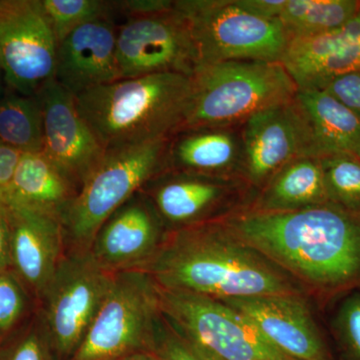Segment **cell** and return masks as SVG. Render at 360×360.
<instances>
[{
  "mask_svg": "<svg viewBox=\"0 0 360 360\" xmlns=\"http://www.w3.org/2000/svg\"><path fill=\"white\" fill-rule=\"evenodd\" d=\"M22 153L0 141V188L6 195Z\"/></svg>",
  "mask_w": 360,
  "mask_h": 360,
  "instance_id": "cell-34",
  "label": "cell"
},
{
  "mask_svg": "<svg viewBox=\"0 0 360 360\" xmlns=\"http://www.w3.org/2000/svg\"><path fill=\"white\" fill-rule=\"evenodd\" d=\"M39 4L58 44L80 25L115 13L112 1L103 0H39Z\"/></svg>",
  "mask_w": 360,
  "mask_h": 360,
  "instance_id": "cell-26",
  "label": "cell"
},
{
  "mask_svg": "<svg viewBox=\"0 0 360 360\" xmlns=\"http://www.w3.org/2000/svg\"><path fill=\"white\" fill-rule=\"evenodd\" d=\"M245 169L240 125L184 127L168 141L167 170L245 179Z\"/></svg>",
  "mask_w": 360,
  "mask_h": 360,
  "instance_id": "cell-19",
  "label": "cell"
},
{
  "mask_svg": "<svg viewBox=\"0 0 360 360\" xmlns=\"http://www.w3.org/2000/svg\"><path fill=\"white\" fill-rule=\"evenodd\" d=\"M239 239L310 285L360 283V214L329 202L284 212L245 210L224 220Z\"/></svg>",
  "mask_w": 360,
  "mask_h": 360,
  "instance_id": "cell-1",
  "label": "cell"
},
{
  "mask_svg": "<svg viewBox=\"0 0 360 360\" xmlns=\"http://www.w3.org/2000/svg\"><path fill=\"white\" fill-rule=\"evenodd\" d=\"M239 6L248 13L267 18L278 20L283 13L286 0H236Z\"/></svg>",
  "mask_w": 360,
  "mask_h": 360,
  "instance_id": "cell-35",
  "label": "cell"
},
{
  "mask_svg": "<svg viewBox=\"0 0 360 360\" xmlns=\"http://www.w3.org/2000/svg\"><path fill=\"white\" fill-rule=\"evenodd\" d=\"M165 227L150 198L141 191L101 225L89 250L111 274L142 269L162 245Z\"/></svg>",
  "mask_w": 360,
  "mask_h": 360,
  "instance_id": "cell-13",
  "label": "cell"
},
{
  "mask_svg": "<svg viewBox=\"0 0 360 360\" xmlns=\"http://www.w3.org/2000/svg\"><path fill=\"white\" fill-rule=\"evenodd\" d=\"M191 96L193 77L158 73L116 80L75 101L108 150L170 139L186 124Z\"/></svg>",
  "mask_w": 360,
  "mask_h": 360,
  "instance_id": "cell-3",
  "label": "cell"
},
{
  "mask_svg": "<svg viewBox=\"0 0 360 360\" xmlns=\"http://www.w3.org/2000/svg\"><path fill=\"white\" fill-rule=\"evenodd\" d=\"M168 139L108 149L61 221L72 250H89L108 217L167 170Z\"/></svg>",
  "mask_w": 360,
  "mask_h": 360,
  "instance_id": "cell-5",
  "label": "cell"
},
{
  "mask_svg": "<svg viewBox=\"0 0 360 360\" xmlns=\"http://www.w3.org/2000/svg\"><path fill=\"white\" fill-rule=\"evenodd\" d=\"M0 360H58L39 312L0 341Z\"/></svg>",
  "mask_w": 360,
  "mask_h": 360,
  "instance_id": "cell-28",
  "label": "cell"
},
{
  "mask_svg": "<svg viewBox=\"0 0 360 360\" xmlns=\"http://www.w3.org/2000/svg\"><path fill=\"white\" fill-rule=\"evenodd\" d=\"M153 350L161 360H212L177 333L167 321L158 322Z\"/></svg>",
  "mask_w": 360,
  "mask_h": 360,
  "instance_id": "cell-31",
  "label": "cell"
},
{
  "mask_svg": "<svg viewBox=\"0 0 360 360\" xmlns=\"http://www.w3.org/2000/svg\"><path fill=\"white\" fill-rule=\"evenodd\" d=\"M112 4L115 11L124 14L127 18L167 11L174 6V0H124Z\"/></svg>",
  "mask_w": 360,
  "mask_h": 360,
  "instance_id": "cell-33",
  "label": "cell"
},
{
  "mask_svg": "<svg viewBox=\"0 0 360 360\" xmlns=\"http://www.w3.org/2000/svg\"><path fill=\"white\" fill-rule=\"evenodd\" d=\"M296 108L307 125L311 158L352 153L360 139V120L322 89H297Z\"/></svg>",
  "mask_w": 360,
  "mask_h": 360,
  "instance_id": "cell-21",
  "label": "cell"
},
{
  "mask_svg": "<svg viewBox=\"0 0 360 360\" xmlns=\"http://www.w3.org/2000/svg\"><path fill=\"white\" fill-rule=\"evenodd\" d=\"M111 16L96 18L75 28L59 41L54 80L73 96L122 79Z\"/></svg>",
  "mask_w": 360,
  "mask_h": 360,
  "instance_id": "cell-17",
  "label": "cell"
},
{
  "mask_svg": "<svg viewBox=\"0 0 360 360\" xmlns=\"http://www.w3.org/2000/svg\"><path fill=\"white\" fill-rule=\"evenodd\" d=\"M186 18L200 65L253 59L281 63L288 40L278 20L248 13L236 0H174Z\"/></svg>",
  "mask_w": 360,
  "mask_h": 360,
  "instance_id": "cell-7",
  "label": "cell"
},
{
  "mask_svg": "<svg viewBox=\"0 0 360 360\" xmlns=\"http://www.w3.org/2000/svg\"><path fill=\"white\" fill-rule=\"evenodd\" d=\"M32 298L13 270L0 272V341L32 316Z\"/></svg>",
  "mask_w": 360,
  "mask_h": 360,
  "instance_id": "cell-29",
  "label": "cell"
},
{
  "mask_svg": "<svg viewBox=\"0 0 360 360\" xmlns=\"http://www.w3.org/2000/svg\"><path fill=\"white\" fill-rule=\"evenodd\" d=\"M142 270L163 290L217 300L302 291L290 274L234 236L224 221L172 231Z\"/></svg>",
  "mask_w": 360,
  "mask_h": 360,
  "instance_id": "cell-2",
  "label": "cell"
},
{
  "mask_svg": "<svg viewBox=\"0 0 360 360\" xmlns=\"http://www.w3.org/2000/svg\"><path fill=\"white\" fill-rule=\"evenodd\" d=\"M354 155L356 156V158L360 160V139L359 143H357L356 148L354 149Z\"/></svg>",
  "mask_w": 360,
  "mask_h": 360,
  "instance_id": "cell-40",
  "label": "cell"
},
{
  "mask_svg": "<svg viewBox=\"0 0 360 360\" xmlns=\"http://www.w3.org/2000/svg\"><path fill=\"white\" fill-rule=\"evenodd\" d=\"M112 276L89 250H72L59 262L40 298L39 311L58 360L71 359L77 352Z\"/></svg>",
  "mask_w": 360,
  "mask_h": 360,
  "instance_id": "cell-9",
  "label": "cell"
},
{
  "mask_svg": "<svg viewBox=\"0 0 360 360\" xmlns=\"http://www.w3.org/2000/svg\"><path fill=\"white\" fill-rule=\"evenodd\" d=\"M281 63L298 89H319L329 78L360 71V8L333 32L288 42Z\"/></svg>",
  "mask_w": 360,
  "mask_h": 360,
  "instance_id": "cell-20",
  "label": "cell"
},
{
  "mask_svg": "<svg viewBox=\"0 0 360 360\" xmlns=\"http://www.w3.org/2000/svg\"><path fill=\"white\" fill-rule=\"evenodd\" d=\"M7 87L6 80H4V70H2L1 63H0V97L6 94Z\"/></svg>",
  "mask_w": 360,
  "mask_h": 360,
  "instance_id": "cell-38",
  "label": "cell"
},
{
  "mask_svg": "<svg viewBox=\"0 0 360 360\" xmlns=\"http://www.w3.org/2000/svg\"><path fill=\"white\" fill-rule=\"evenodd\" d=\"M0 141L21 153L44 151V115L39 96L6 89L0 97Z\"/></svg>",
  "mask_w": 360,
  "mask_h": 360,
  "instance_id": "cell-25",
  "label": "cell"
},
{
  "mask_svg": "<svg viewBox=\"0 0 360 360\" xmlns=\"http://www.w3.org/2000/svg\"><path fill=\"white\" fill-rule=\"evenodd\" d=\"M44 155L79 191L103 160L105 148L78 110L75 96L51 80L39 90Z\"/></svg>",
  "mask_w": 360,
  "mask_h": 360,
  "instance_id": "cell-12",
  "label": "cell"
},
{
  "mask_svg": "<svg viewBox=\"0 0 360 360\" xmlns=\"http://www.w3.org/2000/svg\"><path fill=\"white\" fill-rule=\"evenodd\" d=\"M359 8V0H286L278 20L290 42L333 32Z\"/></svg>",
  "mask_w": 360,
  "mask_h": 360,
  "instance_id": "cell-24",
  "label": "cell"
},
{
  "mask_svg": "<svg viewBox=\"0 0 360 360\" xmlns=\"http://www.w3.org/2000/svg\"><path fill=\"white\" fill-rule=\"evenodd\" d=\"M243 179L165 170L141 189L172 231L205 224L233 205Z\"/></svg>",
  "mask_w": 360,
  "mask_h": 360,
  "instance_id": "cell-16",
  "label": "cell"
},
{
  "mask_svg": "<svg viewBox=\"0 0 360 360\" xmlns=\"http://www.w3.org/2000/svg\"><path fill=\"white\" fill-rule=\"evenodd\" d=\"M245 315L279 352L293 360H333L309 307L300 295L220 300Z\"/></svg>",
  "mask_w": 360,
  "mask_h": 360,
  "instance_id": "cell-15",
  "label": "cell"
},
{
  "mask_svg": "<svg viewBox=\"0 0 360 360\" xmlns=\"http://www.w3.org/2000/svg\"><path fill=\"white\" fill-rule=\"evenodd\" d=\"M77 193L44 153H22L7 200L8 205L49 213L61 219Z\"/></svg>",
  "mask_w": 360,
  "mask_h": 360,
  "instance_id": "cell-23",
  "label": "cell"
},
{
  "mask_svg": "<svg viewBox=\"0 0 360 360\" xmlns=\"http://www.w3.org/2000/svg\"><path fill=\"white\" fill-rule=\"evenodd\" d=\"M333 329L343 360H360V291L341 300L333 315Z\"/></svg>",
  "mask_w": 360,
  "mask_h": 360,
  "instance_id": "cell-30",
  "label": "cell"
},
{
  "mask_svg": "<svg viewBox=\"0 0 360 360\" xmlns=\"http://www.w3.org/2000/svg\"><path fill=\"white\" fill-rule=\"evenodd\" d=\"M11 270L40 300L65 257V229L56 215L8 205Z\"/></svg>",
  "mask_w": 360,
  "mask_h": 360,
  "instance_id": "cell-18",
  "label": "cell"
},
{
  "mask_svg": "<svg viewBox=\"0 0 360 360\" xmlns=\"http://www.w3.org/2000/svg\"><path fill=\"white\" fill-rule=\"evenodd\" d=\"M297 89L283 63L238 59L201 65L193 77L184 127H238L259 111L292 101Z\"/></svg>",
  "mask_w": 360,
  "mask_h": 360,
  "instance_id": "cell-4",
  "label": "cell"
},
{
  "mask_svg": "<svg viewBox=\"0 0 360 360\" xmlns=\"http://www.w3.org/2000/svg\"><path fill=\"white\" fill-rule=\"evenodd\" d=\"M116 54L122 79L158 73L193 77L200 65L188 22L174 4L160 13L127 18L117 28Z\"/></svg>",
  "mask_w": 360,
  "mask_h": 360,
  "instance_id": "cell-10",
  "label": "cell"
},
{
  "mask_svg": "<svg viewBox=\"0 0 360 360\" xmlns=\"http://www.w3.org/2000/svg\"><path fill=\"white\" fill-rule=\"evenodd\" d=\"M329 202L321 158L300 156L286 163L260 189L250 210L295 212Z\"/></svg>",
  "mask_w": 360,
  "mask_h": 360,
  "instance_id": "cell-22",
  "label": "cell"
},
{
  "mask_svg": "<svg viewBox=\"0 0 360 360\" xmlns=\"http://www.w3.org/2000/svg\"><path fill=\"white\" fill-rule=\"evenodd\" d=\"M118 360H161L155 350H141L129 355H125Z\"/></svg>",
  "mask_w": 360,
  "mask_h": 360,
  "instance_id": "cell-37",
  "label": "cell"
},
{
  "mask_svg": "<svg viewBox=\"0 0 360 360\" xmlns=\"http://www.w3.org/2000/svg\"><path fill=\"white\" fill-rule=\"evenodd\" d=\"M160 316V288L148 272H115L101 309L70 360H118L153 350Z\"/></svg>",
  "mask_w": 360,
  "mask_h": 360,
  "instance_id": "cell-6",
  "label": "cell"
},
{
  "mask_svg": "<svg viewBox=\"0 0 360 360\" xmlns=\"http://www.w3.org/2000/svg\"><path fill=\"white\" fill-rule=\"evenodd\" d=\"M7 206H8V200H7L6 191L0 188V208L7 207Z\"/></svg>",
  "mask_w": 360,
  "mask_h": 360,
  "instance_id": "cell-39",
  "label": "cell"
},
{
  "mask_svg": "<svg viewBox=\"0 0 360 360\" xmlns=\"http://www.w3.org/2000/svg\"><path fill=\"white\" fill-rule=\"evenodd\" d=\"M56 49L39 0H0V63L7 89L37 96L54 79Z\"/></svg>",
  "mask_w": 360,
  "mask_h": 360,
  "instance_id": "cell-11",
  "label": "cell"
},
{
  "mask_svg": "<svg viewBox=\"0 0 360 360\" xmlns=\"http://www.w3.org/2000/svg\"><path fill=\"white\" fill-rule=\"evenodd\" d=\"M329 200L360 214V160L352 153L321 158Z\"/></svg>",
  "mask_w": 360,
  "mask_h": 360,
  "instance_id": "cell-27",
  "label": "cell"
},
{
  "mask_svg": "<svg viewBox=\"0 0 360 360\" xmlns=\"http://www.w3.org/2000/svg\"><path fill=\"white\" fill-rule=\"evenodd\" d=\"M240 129L245 179L250 186L262 189L286 163L300 156L311 158L307 125L293 99L251 115Z\"/></svg>",
  "mask_w": 360,
  "mask_h": 360,
  "instance_id": "cell-14",
  "label": "cell"
},
{
  "mask_svg": "<svg viewBox=\"0 0 360 360\" xmlns=\"http://www.w3.org/2000/svg\"><path fill=\"white\" fill-rule=\"evenodd\" d=\"M317 89L335 97L360 120V71L329 78Z\"/></svg>",
  "mask_w": 360,
  "mask_h": 360,
  "instance_id": "cell-32",
  "label": "cell"
},
{
  "mask_svg": "<svg viewBox=\"0 0 360 360\" xmlns=\"http://www.w3.org/2000/svg\"><path fill=\"white\" fill-rule=\"evenodd\" d=\"M11 270V224L8 206L0 208V272Z\"/></svg>",
  "mask_w": 360,
  "mask_h": 360,
  "instance_id": "cell-36",
  "label": "cell"
},
{
  "mask_svg": "<svg viewBox=\"0 0 360 360\" xmlns=\"http://www.w3.org/2000/svg\"><path fill=\"white\" fill-rule=\"evenodd\" d=\"M160 307L165 321L212 360H293L222 300L160 288Z\"/></svg>",
  "mask_w": 360,
  "mask_h": 360,
  "instance_id": "cell-8",
  "label": "cell"
}]
</instances>
